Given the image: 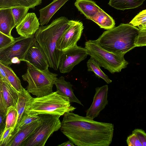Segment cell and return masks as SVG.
Masks as SVG:
<instances>
[{
	"label": "cell",
	"instance_id": "1",
	"mask_svg": "<svg viewBox=\"0 0 146 146\" xmlns=\"http://www.w3.org/2000/svg\"><path fill=\"white\" fill-rule=\"evenodd\" d=\"M61 132L75 145L109 146L113 136L112 123L100 122L72 112L64 114Z\"/></svg>",
	"mask_w": 146,
	"mask_h": 146
},
{
	"label": "cell",
	"instance_id": "2",
	"mask_svg": "<svg viewBox=\"0 0 146 146\" xmlns=\"http://www.w3.org/2000/svg\"><path fill=\"white\" fill-rule=\"evenodd\" d=\"M70 20L64 17L54 20L49 25H41L35 35L36 41L46 54L50 67L57 70L63 52L56 48L57 42L69 26Z\"/></svg>",
	"mask_w": 146,
	"mask_h": 146
},
{
	"label": "cell",
	"instance_id": "3",
	"mask_svg": "<svg viewBox=\"0 0 146 146\" xmlns=\"http://www.w3.org/2000/svg\"><path fill=\"white\" fill-rule=\"evenodd\" d=\"M140 31L129 23H121L104 31L95 41L108 52L124 56L136 47L135 42Z\"/></svg>",
	"mask_w": 146,
	"mask_h": 146
},
{
	"label": "cell",
	"instance_id": "4",
	"mask_svg": "<svg viewBox=\"0 0 146 146\" xmlns=\"http://www.w3.org/2000/svg\"><path fill=\"white\" fill-rule=\"evenodd\" d=\"M76 108L71 105L68 98L56 91L42 97H32L27 102L24 113L31 115L45 114L61 116Z\"/></svg>",
	"mask_w": 146,
	"mask_h": 146
},
{
	"label": "cell",
	"instance_id": "5",
	"mask_svg": "<svg viewBox=\"0 0 146 146\" xmlns=\"http://www.w3.org/2000/svg\"><path fill=\"white\" fill-rule=\"evenodd\" d=\"M27 71L22 76L28 84L27 91L37 97L44 96L53 92L52 88L58 74L51 72L48 68L40 70L28 62Z\"/></svg>",
	"mask_w": 146,
	"mask_h": 146
},
{
	"label": "cell",
	"instance_id": "6",
	"mask_svg": "<svg viewBox=\"0 0 146 146\" xmlns=\"http://www.w3.org/2000/svg\"><path fill=\"white\" fill-rule=\"evenodd\" d=\"M85 47L88 55L98 63L100 67L112 74L120 72L129 64L123 55L108 52L101 47L95 40H89L86 42Z\"/></svg>",
	"mask_w": 146,
	"mask_h": 146
},
{
	"label": "cell",
	"instance_id": "7",
	"mask_svg": "<svg viewBox=\"0 0 146 146\" xmlns=\"http://www.w3.org/2000/svg\"><path fill=\"white\" fill-rule=\"evenodd\" d=\"M42 122L34 132L22 144V146H44L47 140L61 127L59 115L39 114Z\"/></svg>",
	"mask_w": 146,
	"mask_h": 146
},
{
	"label": "cell",
	"instance_id": "8",
	"mask_svg": "<svg viewBox=\"0 0 146 146\" xmlns=\"http://www.w3.org/2000/svg\"><path fill=\"white\" fill-rule=\"evenodd\" d=\"M36 41L35 35L28 37L16 38L11 44L0 49V63L9 66L14 57L21 61H25V56L31 46Z\"/></svg>",
	"mask_w": 146,
	"mask_h": 146
},
{
	"label": "cell",
	"instance_id": "9",
	"mask_svg": "<svg viewBox=\"0 0 146 146\" xmlns=\"http://www.w3.org/2000/svg\"><path fill=\"white\" fill-rule=\"evenodd\" d=\"M84 27L79 21L70 20L69 26L58 40L56 48L63 52L77 45L81 37Z\"/></svg>",
	"mask_w": 146,
	"mask_h": 146
},
{
	"label": "cell",
	"instance_id": "10",
	"mask_svg": "<svg viewBox=\"0 0 146 146\" xmlns=\"http://www.w3.org/2000/svg\"><path fill=\"white\" fill-rule=\"evenodd\" d=\"M88 54L84 48L77 45L63 52L59 64L60 73L70 72L74 66L85 59Z\"/></svg>",
	"mask_w": 146,
	"mask_h": 146
},
{
	"label": "cell",
	"instance_id": "11",
	"mask_svg": "<svg viewBox=\"0 0 146 146\" xmlns=\"http://www.w3.org/2000/svg\"><path fill=\"white\" fill-rule=\"evenodd\" d=\"M107 85L96 87L93 101L90 107L86 111V116L92 119L97 117L100 112L108 104Z\"/></svg>",
	"mask_w": 146,
	"mask_h": 146
},
{
	"label": "cell",
	"instance_id": "12",
	"mask_svg": "<svg viewBox=\"0 0 146 146\" xmlns=\"http://www.w3.org/2000/svg\"><path fill=\"white\" fill-rule=\"evenodd\" d=\"M18 99L17 92L7 83L0 79V112L7 114L9 107H15Z\"/></svg>",
	"mask_w": 146,
	"mask_h": 146
},
{
	"label": "cell",
	"instance_id": "13",
	"mask_svg": "<svg viewBox=\"0 0 146 146\" xmlns=\"http://www.w3.org/2000/svg\"><path fill=\"white\" fill-rule=\"evenodd\" d=\"M24 62H28L42 70H45L50 67L46 54L36 40L29 49Z\"/></svg>",
	"mask_w": 146,
	"mask_h": 146
},
{
	"label": "cell",
	"instance_id": "14",
	"mask_svg": "<svg viewBox=\"0 0 146 146\" xmlns=\"http://www.w3.org/2000/svg\"><path fill=\"white\" fill-rule=\"evenodd\" d=\"M40 23L36 14L28 13L24 19L17 26L16 29L20 36L28 37L34 35L39 29Z\"/></svg>",
	"mask_w": 146,
	"mask_h": 146
},
{
	"label": "cell",
	"instance_id": "15",
	"mask_svg": "<svg viewBox=\"0 0 146 146\" xmlns=\"http://www.w3.org/2000/svg\"><path fill=\"white\" fill-rule=\"evenodd\" d=\"M41 122L40 117L39 120L20 128L12 139L9 146H22L23 143L34 132Z\"/></svg>",
	"mask_w": 146,
	"mask_h": 146
},
{
	"label": "cell",
	"instance_id": "16",
	"mask_svg": "<svg viewBox=\"0 0 146 146\" xmlns=\"http://www.w3.org/2000/svg\"><path fill=\"white\" fill-rule=\"evenodd\" d=\"M16 26L11 8L0 9V32L13 37L11 31Z\"/></svg>",
	"mask_w": 146,
	"mask_h": 146
},
{
	"label": "cell",
	"instance_id": "17",
	"mask_svg": "<svg viewBox=\"0 0 146 146\" xmlns=\"http://www.w3.org/2000/svg\"><path fill=\"white\" fill-rule=\"evenodd\" d=\"M54 85L56 86V92L68 98L70 103L76 102L83 106L75 95L72 85L70 82L66 81L64 77L62 76L57 78L54 81Z\"/></svg>",
	"mask_w": 146,
	"mask_h": 146
},
{
	"label": "cell",
	"instance_id": "18",
	"mask_svg": "<svg viewBox=\"0 0 146 146\" xmlns=\"http://www.w3.org/2000/svg\"><path fill=\"white\" fill-rule=\"evenodd\" d=\"M69 0H53L39 10L40 25H47L55 13Z\"/></svg>",
	"mask_w": 146,
	"mask_h": 146
},
{
	"label": "cell",
	"instance_id": "19",
	"mask_svg": "<svg viewBox=\"0 0 146 146\" xmlns=\"http://www.w3.org/2000/svg\"><path fill=\"white\" fill-rule=\"evenodd\" d=\"M18 93L19 99L15 106L17 112V120L16 125L11 135V142L18 132L19 125L25 112L27 102L32 97L30 93L24 88L21 93Z\"/></svg>",
	"mask_w": 146,
	"mask_h": 146
},
{
	"label": "cell",
	"instance_id": "20",
	"mask_svg": "<svg viewBox=\"0 0 146 146\" xmlns=\"http://www.w3.org/2000/svg\"><path fill=\"white\" fill-rule=\"evenodd\" d=\"M74 5L86 19L91 20L101 9L91 0H76Z\"/></svg>",
	"mask_w": 146,
	"mask_h": 146
},
{
	"label": "cell",
	"instance_id": "21",
	"mask_svg": "<svg viewBox=\"0 0 146 146\" xmlns=\"http://www.w3.org/2000/svg\"><path fill=\"white\" fill-rule=\"evenodd\" d=\"M91 20L100 28L105 30L111 29L115 25V21L113 18L101 9Z\"/></svg>",
	"mask_w": 146,
	"mask_h": 146
},
{
	"label": "cell",
	"instance_id": "22",
	"mask_svg": "<svg viewBox=\"0 0 146 146\" xmlns=\"http://www.w3.org/2000/svg\"><path fill=\"white\" fill-rule=\"evenodd\" d=\"M145 0H110L108 4L118 10L134 9L143 4Z\"/></svg>",
	"mask_w": 146,
	"mask_h": 146
},
{
	"label": "cell",
	"instance_id": "23",
	"mask_svg": "<svg viewBox=\"0 0 146 146\" xmlns=\"http://www.w3.org/2000/svg\"><path fill=\"white\" fill-rule=\"evenodd\" d=\"M126 142L129 146H146V133L142 129H135L127 137Z\"/></svg>",
	"mask_w": 146,
	"mask_h": 146
},
{
	"label": "cell",
	"instance_id": "24",
	"mask_svg": "<svg viewBox=\"0 0 146 146\" xmlns=\"http://www.w3.org/2000/svg\"><path fill=\"white\" fill-rule=\"evenodd\" d=\"M0 67L5 71L11 86L18 93H21L24 88L21 82L12 69L9 66L5 65L0 63Z\"/></svg>",
	"mask_w": 146,
	"mask_h": 146
},
{
	"label": "cell",
	"instance_id": "25",
	"mask_svg": "<svg viewBox=\"0 0 146 146\" xmlns=\"http://www.w3.org/2000/svg\"><path fill=\"white\" fill-rule=\"evenodd\" d=\"M87 70L93 72L96 77L104 80L107 84L111 83L112 81L101 70L98 63L94 59L90 58L87 62Z\"/></svg>",
	"mask_w": 146,
	"mask_h": 146
},
{
	"label": "cell",
	"instance_id": "26",
	"mask_svg": "<svg viewBox=\"0 0 146 146\" xmlns=\"http://www.w3.org/2000/svg\"><path fill=\"white\" fill-rule=\"evenodd\" d=\"M11 8L15 23L17 26L25 17L29 9L20 5H17Z\"/></svg>",
	"mask_w": 146,
	"mask_h": 146
},
{
	"label": "cell",
	"instance_id": "27",
	"mask_svg": "<svg viewBox=\"0 0 146 146\" xmlns=\"http://www.w3.org/2000/svg\"><path fill=\"white\" fill-rule=\"evenodd\" d=\"M17 117V112L16 107L13 106L9 107L6 114V124L5 129L11 127L13 131L16 124Z\"/></svg>",
	"mask_w": 146,
	"mask_h": 146
},
{
	"label": "cell",
	"instance_id": "28",
	"mask_svg": "<svg viewBox=\"0 0 146 146\" xmlns=\"http://www.w3.org/2000/svg\"><path fill=\"white\" fill-rule=\"evenodd\" d=\"M13 130L11 127L5 129L0 134V146H9Z\"/></svg>",
	"mask_w": 146,
	"mask_h": 146
},
{
	"label": "cell",
	"instance_id": "29",
	"mask_svg": "<svg viewBox=\"0 0 146 146\" xmlns=\"http://www.w3.org/2000/svg\"><path fill=\"white\" fill-rule=\"evenodd\" d=\"M40 118L39 115H29L24 113L19 126V130L23 127L39 120Z\"/></svg>",
	"mask_w": 146,
	"mask_h": 146
},
{
	"label": "cell",
	"instance_id": "30",
	"mask_svg": "<svg viewBox=\"0 0 146 146\" xmlns=\"http://www.w3.org/2000/svg\"><path fill=\"white\" fill-rule=\"evenodd\" d=\"M146 22V9L138 13L130 22L129 24L138 27Z\"/></svg>",
	"mask_w": 146,
	"mask_h": 146
},
{
	"label": "cell",
	"instance_id": "31",
	"mask_svg": "<svg viewBox=\"0 0 146 146\" xmlns=\"http://www.w3.org/2000/svg\"><path fill=\"white\" fill-rule=\"evenodd\" d=\"M42 0H18V5L25 7L29 9H35L36 6L40 5Z\"/></svg>",
	"mask_w": 146,
	"mask_h": 146
},
{
	"label": "cell",
	"instance_id": "32",
	"mask_svg": "<svg viewBox=\"0 0 146 146\" xmlns=\"http://www.w3.org/2000/svg\"><path fill=\"white\" fill-rule=\"evenodd\" d=\"M15 38L11 37L0 32V49H2L12 42Z\"/></svg>",
	"mask_w": 146,
	"mask_h": 146
},
{
	"label": "cell",
	"instance_id": "33",
	"mask_svg": "<svg viewBox=\"0 0 146 146\" xmlns=\"http://www.w3.org/2000/svg\"><path fill=\"white\" fill-rule=\"evenodd\" d=\"M135 44L136 47L146 46V31L140 30Z\"/></svg>",
	"mask_w": 146,
	"mask_h": 146
},
{
	"label": "cell",
	"instance_id": "34",
	"mask_svg": "<svg viewBox=\"0 0 146 146\" xmlns=\"http://www.w3.org/2000/svg\"><path fill=\"white\" fill-rule=\"evenodd\" d=\"M18 5V0H0V9Z\"/></svg>",
	"mask_w": 146,
	"mask_h": 146
},
{
	"label": "cell",
	"instance_id": "35",
	"mask_svg": "<svg viewBox=\"0 0 146 146\" xmlns=\"http://www.w3.org/2000/svg\"><path fill=\"white\" fill-rule=\"evenodd\" d=\"M6 114L0 112V134L4 131L6 126Z\"/></svg>",
	"mask_w": 146,
	"mask_h": 146
},
{
	"label": "cell",
	"instance_id": "36",
	"mask_svg": "<svg viewBox=\"0 0 146 146\" xmlns=\"http://www.w3.org/2000/svg\"><path fill=\"white\" fill-rule=\"evenodd\" d=\"M0 79L5 82L11 86L5 71L1 67H0Z\"/></svg>",
	"mask_w": 146,
	"mask_h": 146
},
{
	"label": "cell",
	"instance_id": "37",
	"mask_svg": "<svg viewBox=\"0 0 146 146\" xmlns=\"http://www.w3.org/2000/svg\"><path fill=\"white\" fill-rule=\"evenodd\" d=\"M74 143L70 140L60 144L58 145V146H74Z\"/></svg>",
	"mask_w": 146,
	"mask_h": 146
},
{
	"label": "cell",
	"instance_id": "38",
	"mask_svg": "<svg viewBox=\"0 0 146 146\" xmlns=\"http://www.w3.org/2000/svg\"><path fill=\"white\" fill-rule=\"evenodd\" d=\"M137 27L140 30L146 31V22L138 26Z\"/></svg>",
	"mask_w": 146,
	"mask_h": 146
}]
</instances>
